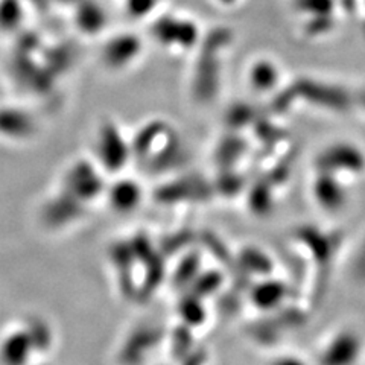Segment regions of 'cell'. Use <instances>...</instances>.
<instances>
[{
  "label": "cell",
  "mask_w": 365,
  "mask_h": 365,
  "mask_svg": "<svg viewBox=\"0 0 365 365\" xmlns=\"http://www.w3.org/2000/svg\"><path fill=\"white\" fill-rule=\"evenodd\" d=\"M362 342L355 332H339L322 351L319 365H353L361 355Z\"/></svg>",
  "instance_id": "obj_1"
},
{
  "label": "cell",
  "mask_w": 365,
  "mask_h": 365,
  "mask_svg": "<svg viewBox=\"0 0 365 365\" xmlns=\"http://www.w3.org/2000/svg\"><path fill=\"white\" fill-rule=\"evenodd\" d=\"M34 342L29 332L11 334L2 346V361L5 365H25L31 356Z\"/></svg>",
  "instance_id": "obj_2"
},
{
  "label": "cell",
  "mask_w": 365,
  "mask_h": 365,
  "mask_svg": "<svg viewBox=\"0 0 365 365\" xmlns=\"http://www.w3.org/2000/svg\"><path fill=\"white\" fill-rule=\"evenodd\" d=\"M315 198L323 209L329 212L339 210L346 202V192L339 182L330 175L319 177L314 186Z\"/></svg>",
  "instance_id": "obj_3"
},
{
  "label": "cell",
  "mask_w": 365,
  "mask_h": 365,
  "mask_svg": "<svg viewBox=\"0 0 365 365\" xmlns=\"http://www.w3.org/2000/svg\"><path fill=\"white\" fill-rule=\"evenodd\" d=\"M323 163H324V168L329 170L341 166V169H347L349 173H353V170L362 169L364 158L356 150H353V148L342 146V148H335L332 151H327V154L323 158Z\"/></svg>",
  "instance_id": "obj_4"
},
{
  "label": "cell",
  "mask_w": 365,
  "mask_h": 365,
  "mask_svg": "<svg viewBox=\"0 0 365 365\" xmlns=\"http://www.w3.org/2000/svg\"><path fill=\"white\" fill-rule=\"evenodd\" d=\"M284 297V288L280 283H264L255 292V302L260 307H272L280 303Z\"/></svg>",
  "instance_id": "obj_5"
},
{
  "label": "cell",
  "mask_w": 365,
  "mask_h": 365,
  "mask_svg": "<svg viewBox=\"0 0 365 365\" xmlns=\"http://www.w3.org/2000/svg\"><path fill=\"white\" fill-rule=\"evenodd\" d=\"M137 198H139V193H137L134 189L125 187L122 186L116 195H114V201H116V205L119 209H133V205H135Z\"/></svg>",
  "instance_id": "obj_6"
},
{
  "label": "cell",
  "mask_w": 365,
  "mask_h": 365,
  "mask_svg": "<svg viewBox=\"0 0 365 365\" xmlns=\"http://www.w3.org/2000/svg\"><path fill=\"white\" fill-rule=\"evenodd\" d=\"M271 365H307V364L295 356H283L274 361Z\"/></svg>",
  "instance_id": "obj_7"
}]
</instances>
